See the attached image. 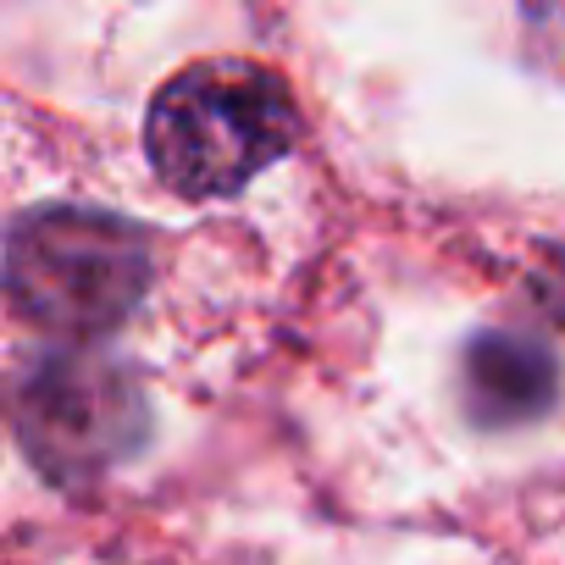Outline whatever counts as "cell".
<instances>
[{
  "mask_svg": "<svg viewBox=\"0 0 565 565\" xmlns=\"http://www.w3.org/2000/svg\"><path fill=\"white\" fill-rule=\"evenodd\" d=\"M300 139V111L277 73L255 62H200L178 73L150 117L145 156L189 200H216L260 178Z\"/></svg>",
  "mask_w": 565,
  "mask_h": 565,
  "instance_id": "cell-1",
  "label": "cell"
},
{
  "mask_svg": "<svg viewBox=\"0 0 565 565\" xmlns=\"http://www.w3.org/2000/svg\"><path fill=\"white\" fill-rule=\"evenodd\" d=\"M145 238L100 211H40L7 249L12 306L62 339H100L122 328L145 295Z\"/></svg>",
  "mask_w": 565,
  "mask_h": 565,
  "instance_id": "cell-2",
  "label": "cell"
},
{
  "mask_svg": "<svg viewBox=\"0 0 565 565\" xmlns=\"http://www.w3.org/2000/svg\"><path fill=\"white\" fill-rule=\"evenodd\" d=\"M134 394L95 366H45L23 399V433L51 471H100L134 438Z\"/></svg>",
  "mask_w": 565,
  "mask_h": 565,
  "instance_id": "cell-3",
  "label": "cell"
},
{
  "mask_svg": "<svg viewBox=\"0 0 565 565\" xmlns=\"http://www.w3.org/2000/svg\"><path fill=\"white\" fill-rule=\"evenodd\" d=\"M554 355L526 333H482L466 350V399L488 427H510L537 416L554 399Z\"/></svg>",
  "mask_w": 565,
  "mask_h": 565,
  "instance_id": "cell-4",
  "label": "cell"
}]
</instances>
